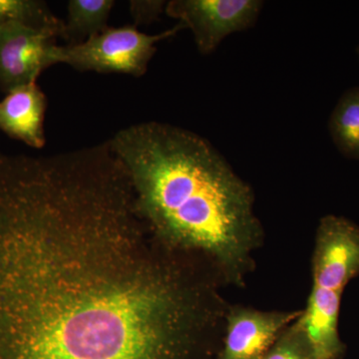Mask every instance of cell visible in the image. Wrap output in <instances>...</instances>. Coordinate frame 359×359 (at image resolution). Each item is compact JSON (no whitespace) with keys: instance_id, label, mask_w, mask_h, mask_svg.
<instances>
[{"instance_id":"obj_1","label":"cell","mask_w":359,"mask_h":359,"mask_svg":"<svg viewBox=\"0 0 359 359\" xmlns=\"http://www.w3.org/2000/svg\"><path fill=\"white\" fill-rule=\"evenodd\" d=\"M109 149L0 151V359H216L230 302Z\"/></svg>"},{"instance_id":"obj_2","label":"cell","mask_w":359,"mask_h":359,"mask_svg":"<svg viewBox=\"0 0 359 359\" xmlns=\"http://www.w3.org/2000/svg\"><path fill=\"white\" fill-rule=\"evenodd\" d=\"M108 141L153 235L202 259L226 287L245 289L266 231L252 186L218 149L195 132L156 121L131 125Z\"/></svg>"},{"instance_id":"obj_3","label":"cell","mask_w":359,"mask_h":359,"mask_svg":"<svg viewBox=\"0 0 359 359\" xmlns=\"http://www.w3.org/2000/svg\"><path fill=\"white\" fill-rule=\"evenodd\" d=\"M186 26L182 22L154 35L140 32L134 25L108 27L84 43L57 45L56 63L81 72L122 73L141 77L147 72L158 42L176 36Z\"/></svg>"},{"instance_id":"obj_4","label":"cell","mask_w":359,"mask_h":359,"mask_svg":"<svg viewBox=\"0 0 359 359\" xmlns=\"http://www.w3.org/2000/svg\"><path fill=\"white\" fill-rule=\"evenodd\" d=\"M359 276V226L337 215H327L316 229L311 256V290L344 295Z\"/></svg>"},{"instance_id":"obj_5","label":"cell","mask_w":359,"mask_h":359,"mask_svg":"<svg viewBox=\"0 0 359 359\" xmlns=\"http://www.w3.org/2000/svg\"><path fill=\"white\" fill-rule=\"evenodd\" d=\"M261 0H171L165 13L192 32L198 50L210 55L224 39L257 22Z\"/></svg>"},{"instance_id":"obj_6","label":"cell","mask_w":359,"mask_h":359,"mask_svg":"<svg viewBox=\"0 0 359 359\" xmlns=\"http://www.w3.org/2000/svg\"><path fill=\"white\" fill-rule=\"evenodd\" d=\"M57 33L20 22L0 26V89L4 93L37 83L55 59Z\"/></svg>"},{"instance_id":"obj_7","label":"cell","mask_w":359,"mask_h":359,"mask_svg":"<svg viewBox=\"0 0 359 359\" xmlns=\"http://www.w3.org/2000/svg\"><path fill=\"white\" fill-rule=\"evenodd\" d=\"M302 309L261 311L230 304L216 359H262L278 337L299 320Z\"/></svg>"},{"instance_id":"obj_8","label":"cell","mask_w":359,"mask_h":359,"mask_svg":"<svg viewBox=\"0 0 359 359\" xmlns=\"http://www.w3.org/2000/svg\"><path fill=\"white\" fill-rule=\"evenodd\" d=\"M47 104V97L37 83L11 90L0 101V131L29 147L43 148Z\"/></svg>"},{"instance_id":"obj_9","label":"cell","mask_w":359,"mask_h":359,"mask_svg":"<svg viewBox=\"0 0 359 359\" xmlns=\"http://www.w3.org/2000/svg\"><path fill=\"white\" fill-rule=\"evenodd\" d=\"M114 0H70L60 39L66 45L84 43L107 29Z\"/></svg>"},{"instance_id":"obj_10","label":"cell","mask_w":359,"mask_h":359,"mask_svg":"<svg viewBox=\"0 0 359 359\" xmlns=\"http://www.w3.org/2000/svg\"><path fill=\"white\" fill-rule=\"evenodd\" d=\"M328 132L340 154L359 161V86L339 97L328 120Z\"/></svg>"},{"instance_id":"obj_11","label":"cell","mask_w":359,"mask_h":359,"mask_svg":"<svg viewBox=\"0 0 359 359\" xmlns=\"http://www.w3.org/2000/svg\"><path fill=\"white\" fill-rule=\"evenodd\" d=\"M20 22L39 29L51 30L61 36L65 20L52 13L41 0H0V26Z\"/></svg>"},{"instance_id":"obj_12","label":"cell","mask_w":359,"mask_h":359,"mask_svg":"<svg viewBox=\"0 0 359 359\" xmlns=\"http://www.w3.org/2000/svg\"><path fill=\"white\" fill-rule=\"evenodd\" d=\"M262 359H316L301 318L283 332Z\"/></svg>"},{"instance_id":"obj_13","label":"cell","mask_w":359,"mask_h":359,"mask_svg":"<svg viewBox=\"0 0 359 359\" xmlns=\"http://www.w3.org/2000/svg\"><path fill=\"white\" fill-rule=\"evenodd\" d=\"M167 2L164 0H132L130 1V13L134 20V26L149 25L160 18L164 13Z\"/></svg>"},{"instance_id":"obj_14","label":"cell","mask_w":359,"mask_h":359,"mask_svg":"<svg viewBox=\"0 0 359 359\" xmlns=\"http://www.w3.org/2000/svg\"><path fill=\"white\" fill-rule=\"evenodd\" d=\"M358 59H359V45H358Z\"/></svg>"}]
</instances>
